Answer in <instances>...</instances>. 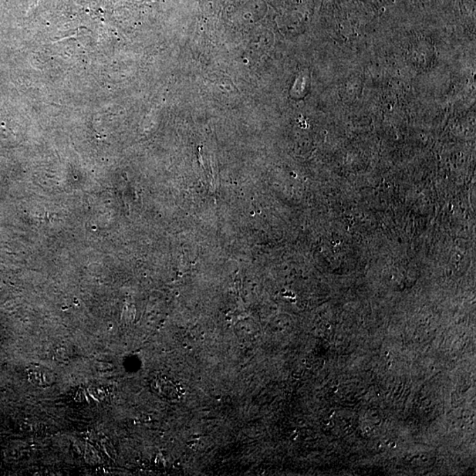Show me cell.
Listing matches in <instances>:
<instances>
[{"label":"cell","instance_id":"cell-1","mask_svg":"<svg viewBox=\"0 0 476 476\" xmlns=\"http://www.w3.org/2000/svg\"><path fill=\"white\" fill-rule=\"evenodd\" d=\"M150 387L154 394L165 401H178L183 395V389L180 384L165 375L154 377L151 381Z\"/></svg>","mask_w":476,"mask_h":476},{"label":"cell","instance_id":"cell-2","mask_svg":"<svg viewBox=\"0 0 476 476\" xmlns=\"http://www.w3.org/2000/svg\"><path fill=\"white\" fill-rule=\"evenodd\" d=\"M27 377L34 386L42 388L52 387L56 382V376L53 371L41 364H30L27 368Z\"/></svg>","mask_w":476,"mask_h":476}]
</instances>
